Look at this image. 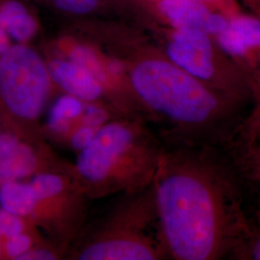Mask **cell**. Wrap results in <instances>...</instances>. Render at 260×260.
Returning <instances> with one entry per match:
<instances>
[{"label":"cell","mask_w":260,"mask_h":260,"mask_svg":"<svg viewBox=\"0 0 260 260\" xmlns=\"http://www.w3.org/2000/svg\"><path fill=\"white\" fill-rule=\"evenodd\" d=\"M153 190L168 255L230 258L250 225L245 183L228 149L180 141L161 151Z\"/></svg>","instance_id":"obj_1"},{"label":"cell","mask_w":260,"mask_h":260,"mask_svg":"<svg viewBox=\"0 0 260 260\" xmlns=\"http://www.w3.org/2000/svg\"><path fill=\"white\" fill-rule=\"evenodd\" d=\"M140 102L175 129L177 141L228 149L248 117V102L219 92L173 63L149 53L130 73Z\"/></svg>","instance_id":"obj_2"},{"label":"cell","mask_w":260,"mask_h":260,"mask_svg":"<svg viewBox=\"0 0 260 260\" xmlns=\"http://www.w3.org/2000/svg\"><path fill=\"white\" fill-rule=\"evenodd\" d=\"M48 68L25 44H15L0 56V108L14 123L37 120L50 92Z\"/></svg>","instance_id":"obj_3"},{"label":"cell","mask_w":260,"mask_h":260,"mask_svg":"<svg viewBox=\"0 0 260 260\" xmlns=\"http://www.w3.org/2000/svg\"><path fill=\"white\" fill-rule=\"evenodd\" d=\"M164 54L209 87L253 105V95L247 79L214 36L172 29Z\"/></svg>","instance_id":"obj_4"},{"label":"cell","mask_w":260,"mask_h":260,"mask_svg":"<svg viewBox=\"0 0 260 260\" xmlns=\"http://www.w3.org/2000/svg\"><path fill=\"white\" fill-rule=\"evenodd\" d=\"M161 151L144 130L113 122L96 130L80 150L76 169L83 179L96 184L110 177L121 160L156 171Z\"/></svg>","instance_id":"obj_5"},{"label":"cell","mask_w":260,"mask_h":260,"mask_svg":"<svg viewBox=\"0 0 260 260\" xmlns=\"http://www.w3.org/2000/svg\"><path fill=\"white\" fill-rule=\"evenodd\" d=\"M215 39L247 79L254 103L259 102L260 19L243 12L229 19Z\"/></svg>","instance_id":"obj_6"},{"label":"cell","mask_w":260,"mask_h":260,"mask_svg":"<svg viewBox=\"0 0 260 260\" xmlns=\"http://www.w3.org/2000/svg\"><path fill=\"white\" fill-rule=\"evenodd\" d=\"M168 255L164 242L149 232H130L94 242L78 255L81 260H153Z\"/></svg>","instance_id":"obj_7"},{"label":"cell","mask_w":260,"mask_h":260,"mask_svg":"<svg viewBox=\"0 0 260 260\" xmlns=\"http://www.w3.org/2000/svg\"><path fill=\"white\" fill-rule=\"evenodd\" d=\"M161 17L172 29L217 36L229 19L212 9L203 0H157Z\"/></svg>","instance_id":"obj_8"},{"label":"cell","mask_w":260,"mask_h":260,"mask_svg":"<svg viewBox=\"0 0 260 260\" xmlns=\"http://www.w3.org/2000/svg\"><path fill=\"white\" fill-rule=\"evenodd\" d=\"M34 149L12 132L0 131V186L31 177L37 169Z\"/></svg>","instance_id":"obj_9"},{"label":"cell","mask_w":260,"mask_h":260,"mask_svg":"<svg viewBox=\"0 0 260 260\" xmlns=\"http://www.w3.org/2000/svg\"><path fill=\"white\" fill-rule=\"evenodd\" d=\"M47 68L51 80L68 94L85 102H93L103 93L101 82L90 72L73 61L55 60Z\"/></svg>","instance_id":"obj_10"},{"label":"cell","mask_w":260,"mask_h":260,"mask_svg":"<svg viewBox=\"0 0 260 260\" xmlns=\"http://www.w3.org/2000/svg\"><path fill=\"white\" fill-rule=\"evenodd\" d=\"M0 25L16 44H26L37 31L36 20L20 0H0Z\"/></svg>","instance_id":"obj_11"},{"label":"cell","mask_w":260,"mask_h":260,"mask_svg":"<svg viewBox=\"0 0 260 260\" xmlns=\"http://www.w3.org/2000/svg\"><path fill=\"white\" fill-rule=\"evenodd\" d=\"M37 197L29 182L10 181L0 186V207L21 218L34 213Z\"/></svg>","instance_id":"obj_12"},{"label":"cell","mask_w":260,"mask_h":260,"mask_svg":"<svg viewBox=\"0 0 260 260\" xmlns=\"http://www.w3.org/2000/svg\"><path fill=\"white\" fill-rule=\"evenodd\" d=\"M81 100L74 95L67 94L59 98L49 112L47 123L50 129L56 132H66L70 121L78 118L83 112Z\"/></svg>","instance_id":"obj_13"},{"label":"cell","mask_w":260,"mask_h":260,"mask_svg":"<svg viewBox=\"0 0 260 260\" xmlns=\"http://www.w3.org/2000/svg\"><path fill=\"white\" fill-rule=\"evenodd\" d=\"M231 259L260 260V209L253 221L250 219L247 233L230 255Z\"/></svg>","instance_id":"obj_14"},{"label":"cell","mask_w":260,"mask_h":260,"mask_svg":"<svg viewBox=\"0 0 260 260\" xmlns=\"http://www.w3.org/2000/svg\"><path fill=\"white\" fill-rule=\"evenodd\" d=\"M29 183L32 186L39 203L60 195L64 190L63 179L52 174L37 175Z\"/></svg>","instance_id":"obj_15"},{"label":"cell","mask_w":260,"mask_h":260,"mask_svg":"<svg viewBox=\"0 0 260 260\" xmlns=\"http://www.w3.org/2000/svg\"><path fill=\"white\" fill-rule=\"evenodd\" d=\"M71 61L90 72L100 82L104 80L105 74L103 66L99 61L95 53L89 47L83 46L75 47L71 52Z\"/></svg>","instance_id":"obj_16"},{"label":"cell","mask_w":260,"mask_h":260,"mask_svg":"<svg viewBox=\"0 0 260 260\" xmlns=\"http://www.w3.org/2000/svg\"><path fill=\"white\" fill-rule=\"evenodd\" d=\"M32 239L26 233H19L8 238L3 243L4 254L9 258L19 259L26 251L32 249Z\"/></svg>","instance_id":"obj_17"},{"label":"cell","mask_w":260,"mask_h":260,"mask_svg":"<svg viewBox=\"0 0 260 260\" xmlns=\"http://www.w3.org/2000/svg\"><path fill=\"white\" fill-rule=\"evenodd\" d=\"M24 231L22 218L0 207V238H8Z\"/></svg>","instance_id":"obj_18"},{"label":"cell","mask_w":260,"mask_h":260,"mask_svg":"<svg viewBox=\"0 0 260 260\" xmlns=\"http://www.w3.org/2000/svg\"><path fill=\"white\" fill-rule=\"evenodd\" d=\"M56 6L66 12L83 15L95 9L99 0H53Z\"/></svg>","instance_id":"obj_19"},{"label":"cell","mask_w":260,"mask_h":260,"mask_svg":"<svg viewBox=\"0 0 260 260\" xmlns=\"http://www.w3.org/2000/svg\"><path fill=\"white\" fill-rule=\"evenodd\" d=\"M212 9L222 14L225 18L231 19L243 12L242 3L239 0H203Z\"/></svg>","instance_id":"obj_20"},{"label":"cell","mask_w":260,"mask_h":260,"mask_svg":"<svg viewBox=\"0 0 260 260\" xmlns=\"http://www.w3.org/2000/svg\"><path fill=\"white\" fill-rule=\"evenodd\" d=\"M240 135H260V101L253 104L248 117L243 121L238 133Z\"/></svg>","instance_id":"obj_21"},{"label":"cell","mask_w":260,"mask_h":260,"mask_svg":"<svg viewBox=\"0 0 260 260\" xmlns=\"http://www.w3.org/2000/svg\"><path fill=\"white\" fill-rule=\"evenodd\" d=\"M96 130L87 125H83L82 127L76 130L72 137V146L74 149L77 150L85 149L92 142Z\"/></svg>","instance_id":"obj_22"},{"label":"cell","mask_w":260,"mask_h":260,"mask_svg":"<svg viewBox=\"0 0 260 260\" xmlns=\"http://www.w3.org/2000/svg\"><path fill=\"white\" fill-rule=\"evenodd\" d=\"M106 120V113L96 106L90 105L87 107L84 116V125L93 127L94 129H99L103 126V122Z\"/></svg>","instance_id":"obj_23"},{"label":"cell","mask_w":260,"mask_h":260,"mask_svg":"<svg viewBox=\"0 0 260 260\" xmlns=\"http://www.w3.org/2000/svg\"><path fill=\"white\" fill-rule=\"evenodd\" d=\"M55 255L47 249H30L19 260H52L55 259Z\"/></svg>","instance_id":"obj_24"},{"label":"cell","mask_w":260,"mask_h":260,"mask_svg":"<svg viewBox=\"0 0 260 260\" xmlns=\"http://www.w3.org/2000/svg\"><path fill=\"white\" fill-rule=\"evenodd\" d=\"M243 5L248 8L251 15L260 19V0H241Z\"/></svg>","instance_id":"obj_25"},{"label":"cell","mask_w":260,"mask_h":260,"mask_svg":"<svg viewBox=\"0 0 260 260\" xmlns=\"http://www.w3.org/2000/svg\"><path fill=\"white\" fill-rule=\"evenodd\" d=\"M13 44H12V41L8 36V34L0 25V56L2 55Z\"/></svg>","instance_id":"obj_26"},{"label":"cell","mask_w":260,"mask_h":260,"mask_svg":"<svg viewBox=\"0 0 260 260\" xmlns=\"http://www.w3.org/2000/svg\"><path fill=\"white\" fill-rule=\"evenodd\" d=\"M110 71L114 74H120L122 71V67L118 62H112L110 64Z\"/></svg>","instance_id":"obj_27"},{"label":"cell","mask_w":260,"mask_h":260,"mask_svg":"<svg viewBox=\"0 0 260 260\" xmlns=\"http://www.w3.org/2000/svg\"><path fill=\"white\" fill-rule=\"evenodd\" d=\"M4 255V248H3V243H0V258Z\"/></svg>","instance_id":"obj_28"},{"label":"cell","mask_w":260,"mask_h":260,"mask_svg":"<svg viewBox=\"0 0 260 260\" xmlns=\"http://www.w3.org/2000/svg\"><path fill=\"white\" fill-rule=\"evenodd\" d=\"M0 131H1V118H0Z\"/></svg>","instance_id":"obj_29"}]
</instances>
